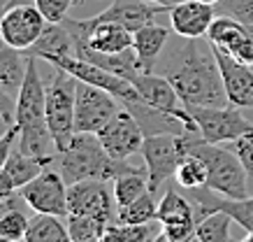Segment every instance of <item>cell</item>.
<instances>
[{
	"label": "cell",
	"mask_w": 253,
	"mask_h": 242,
	"mask_svg": "<svg viewBox=\"0 0 253 242\" xmlns=\"http://www.w3.org/2000/svg\"><path fill=\"white\" fill-rule=\"evenodd\" d=\"M154 72L172 82L184 105L221 107L230 102L225 96L214 47L207 38H169Z\"/></svg>",
	"instance_id": "obj_1"
},
{
	"label": "cell",
	"mask_w": 253,
	"mask_h": 242,
	"mask_svg": "<svg viewBox=\"0 0 253 242\" xmlns=\"http://www.w3.org/2000/svg\"><path fill=\"white\" fill-rule=\"evenodd\" d=\"M54 165L61 170L68 187L84 180L114 182L119 175L135 168L128 161H116L109 156L95 133H75L68 147L56 154Z\"/></svg>",
	"instance_id": "obj_2"
},
{
	"label": "cell",
	"mask_w": 253,
	"mask_h": 242,
	"mask_svg": "<svg viewBox=\"0 0 253 242\" xmlns=\"http://www.w3.org/2000/svg\"><path fill=\"white\" fill-rule=\"evenodd\" d=\"M186 149L188 154H195L207 165V187L211 191L228 198H246L249 194V180L239 156L230 147L211 145L200 133H186Z\"/></svg>",
	"instance_id": "obj_3"
},
{
	"label": "cell",
	"mask_w": 253,
	"mask_h": 242,
	"mask_svg": "<svg viewBox=\"0 0 253 242\" xmlns=\"http://www.w3.org/2000/svg\"><path fill=\"white\" fill-rule=\"evenodd\" d=\"M56 68V65H54ZM79 79L56 68V75L46 82V126L54 135L56 149H63L75 138V100Z\"/></svg>",
	"instance_id": "obj_4"
},
{
	"label": "cell",
	"mask_w": 253,
	"mask_h": 242,
	"mask_svg": "<svg viewBox=\"0 0 253 242\" xmlns=\"http://www.w3.org/2000/svg\"><path fill=\"white\" fill-rule=\"evenodd\" d=\"M188 114L195 119L200 135L211 145H230L244 133L253 131V124L242 114L237 105H221V107H200V105H184Z\"/></svg>",
	"instance_id": "obj_5"
},
{
	"label": "cell",
	"mask_w": 253,
	"mask_h": 242,
	"mask_svg": "<svg viewBox=\"0 0 253 242\" xmlns=\"http://www.w3.org/2000/svg\"><path fill=\"white\" fill-rule=\"evenodd\" d=\"M184 135H146L144 138L142 158H144L146 172H149V189L154 194L161 184L174 177L176 168L188 156Z\"/></svg>",
	"instance_id": "obj_6"
},
{
	"label": "cell",
	"mask_w": 253,
	"mask_h": 242,
	"mask_svg": "<svg viewBox=\"0 0 253 242\" xmlns=\"http://www.w3.org/2000/svg\"><path fill=\"white\" fill-rule=\"evenodd\" d=\"M21 195L33 212H44V214H56V217L68 219L70 205H68V184L63 180L61 170L54 163L46 165L33 182L19 189Z\"/></svg>",
	"instance_id": "obj_7"
},
{
	"label": "cell",
	"mask_w": 253,
	"mask_h": 242,
	"mask_svg": "<svg viewBox=\"0 0 253 242\" xmlns=\"http://www.w3.org/2000/svg\"><path fill=\"white\" fill-rule=\"evenodd\" d=\"M107 180H84L68 187V205L70 214L77 217H91L102 224L116 221V198L114 187Z\"/></svg>",
	"instance_id": "obj_8"
},
{
	"label": "cell",
	"mask_w": 253,
	"mask_h": 242,
	"mask_svg": "<svg viewBox=\"0 0 253 242\" xmlns=\"http://www.w3.org/2000/svg\"><path fill=\"white\" fill-rule=\"evenodd\" d=\"M121 107L123 102L114 94L86 84V82H79L77 100H75V131L77 133H98Z\"/></svg>",
	"instance_id": "obj_9"
},
{
	"label": "cell",
	"mask_w": 253,
	"mask_h": 242,
	"mask_svg": "<svg viewBox=\"0 0 253 242\" xmlns=\"http://www.w3.org/2000/svg\"><path fill=\"white\" fill-rule=\"evenodd\" d=\"M46 63H51L56 68L70 72V75L77 77L79 82H86V84L98 86V89H105L109 94H114L121 102L139 98L137 91H135V86L126 77L114 75V72L105 70V68H100V65H95V63H91V61H84V58H79V56H54V58H49Z\"/></svg>",
	"instance_id": "obj_10"
},
{
	"label": "cell",
	"mask_w": 253,
	"mask_h": 242,
	"mask_svg": "<svg viewBox=\"0 0 253 242\" xmlns=\"http://www.w3.org/2000/svg\"><path fill=\"white\" fill-rule=\"evenodd\" d=\"M95 135L102 142L105 151L116 161H128L137 151H142L144 145V133L128 107L119 109Z\"/></svg>",
	"instance_id": "obj_11"
},
{
	"label": "cell",
	"mask_w": 253,
	"mask_h": 242,
	"mask_svg": "<svg viewBox=\"0 0 253 242\" xmlns=\"http://www.w3.org/2000/svg\"><path fill=\"white\" fill-rule=\"evenodd\" d=\"M46 24L49 21L35 5H12V7H5L0 16V38L9 47L26 51L42 38Z\"/></svg>",
	"instance_id": "obj_12"
},
{
	"label": "cell",
	"mask_w": 253,
	"mask_h": 242,
	"mask_svg": "<svg viewBox=\"0 0 253 242\" xmlns=\"http://www.w3.org/2000/svg\"><path fill=\"white\" fill-rule=\"evenodd\" d=\"M46 124V82L40 75L38 58L28 56V70L21 89L16 94V126Z\"/></svg>",
	"instance_id": "obj_13"
},
{
	"label": "cell",
	"mask_w": 253,
	"mask_h": 242,
	"mask_svg": "<svg viewBox=\"0 0 253 242\" xmlns=\"http://www.w3.org/2000/svg\"><path fill=\"white\" fill-rule=\"evenodd\" d=\"M214 54L218 61V68H221L228 100L242 109H253V65L239 63L237 58H232L228 51H223L218 47H214Z\"/></svg>",
	"instance_id": "obj_14"
},
{
	"label": "cell",
	"mask_w": 253,
	"mask_h": 242,
	"mask_svg": "<svg viewBox=\"0 0 253 242\" xmlns=\"http://www.w3.org/2000/svg\"><path fill=\"white\" fill-rule=\"evenodd\" d=\"M130 84L135 86L137 96L146 105L169 112V114H176L181 119H193L188 114V109L184 107V102L179 100L174 86L168 77H163L158 72H137L135 77H130Z\"/></svg>",
	"instance_id": "obj_15"
},
{
	"label": "cell",
	"mask_w": 253,
	"mask_h": 242,
	"mask_svg": "<svg viewBox=\"0 0 253 242\" xmlns=\"http://www.w3.org/2000/svg\"><path fill=\"white\" fill-rule=\"evenodd\" d=\"M193 191V203L198 205L202 212H225L228 217L239 224L246 233L253 231V195L246 198H228L211 191L209 187H200V189H191Z\"/></svg>",
	"instance_id": "obj_16"
},
{
	"label": "cell",
	"mask_w": 253,
	"mask_h": 242,
	"mask_svg": "<svg viewBox=\"0 0 253 242\" xmlns=\"http://www.w3.org/2000/svg\"><path fill=\"white\" fill-rule=\"evenodd\" d=\"M172 31L181 38H205L211 21L216 19V7L200 0H184L168 12Z\"/></svg>",
	"instance_id": "obj_17"
},
{
	"label": "cell",
	"mask_w": 253,
	"mask_h": 242,
	"mask_svg": "<svg viewBox=\"0 0 253 242\" xmlns=\"http://www.w3.org/2000/svg\"><path fill=\"white\" fill-rule=\"evenodd\" d=\"M163 12L168 14L169 7H163V5H156L149 0H114L107 9H102L95 16L105 19V21H116V24L126 26L130 33H135L144 26L154 24V19Z\"/></svg>",
	"instance_id": "obj_18"
},
{
	"label": "cell",
	"mask_w": 253,
	"mask_h": 242,
	"mask_svg": "<svg viewBox=\"0 0 253 242\" xmlns=\"http://www.w3.org/2000/svg\"><path fill=\"white\" fill-rule=\"evenodd\" d=\"M169 38H172L169 28L156 24V21L132 33V51H135L139 68L144 72L156 70V63H158L161 54L165 51V47H168Z\"/></svg>",
	"instance_id": "obj_19"
},
{
	"label": "cell",
	"mask_w": 253,
	"mask_h": 242,
	"mask_svg": "<svg viewBox=\"0 0 253 242\" xmlns=\"http://www.w3.org/2000/svg\"><path fill=\"white\" fill-rule=\"evenodd\" d=\"M23 54L42 58V61H49L54 56H75V40H72V33L65 26V21H61V24H46L42 38L31 49H26Z\"/></svg>",
	"instance_id": "obj_20"
},
{
	"label": "cell",
	"mask_w": 253,
	"mask_h": 242,
	"mask_svg": "<svg viewBox=\"0 0 253 242\" xmlns=\"http://www.w3.org/2000/svg\"><path fill=\"white\" fill-rule=\"evenodd\" d=\"M23 242H72L68 219L56 217V214H44V212H35L31 217V224H28Z\"/></svg>",
	"instance_id": "obj_21"
},
{
	"label": "cell",
	"mask_w": 253,
	"mask_h": 242,
	"mask_svg": "<svg viewBox=\"0 0 253 242\" xmlns=\"http://www.w3.org/2000/svg\"><path fill=\"white\" fill-rule=\"evenodd\" d=\"M28 70V56L19 49L0 42V84L12 96L19 94Z\"/></svg>",
	"instance_id": "obj_22"
},
{
	"label": "cell",
	"mask_w": 253,
	"mask_h": 242,
	"mask_svg": "<svg viewBox=\"0 0 253 242\" xmlns=\"http://www.w3.org/2000/svg\"><path fill=\"white\" fill-rule=\"evenodd\" d=\"M158 224H188V221H202L198 217L195 203H191L188 198H184L181 194H176V189H168L165 195L158 203V214H156Z\"/></svg>",
	"instance_id": "obj_23"
},
{
	"label": "cell",
	"mask_w": 253,
	"mask_h": 242,
	"mask_svg": "<svg viewBox=\"0 0 253 242\" xmlns=\"http://www.w3.org/2000/svg\"><path fill=\"white\" fill-rule=\"evenodd\" d=\"M249 31H251V26L242 24V21H237V19H232V16H228V14H216V19L211 21V26H209V31L205 38H207L214 47H218L230 54L232 49L244 40V35Z\"/></svg>",
	"instance_id": "obj_24"
},
{
	"label": "cell",
	"mask_w": 253,
	"mask_h": 242,
	"mask_svg": "<svg viewBox=\"0 0 253 242\" xmlns=\"http://www.w3.org/2000/svg\"><path fill=\"white\" fill-rule=\"evenodd\" d=\"M112 187H114V198H116V207H123V205H130L132 200H137L139 195H144L146 191H151L149 189V172L146 168H130L128 172H123L119 175L114 182H112Z\"/></svg>",
	"instance_id": "obj_25"
},
{
	"label": "cell",
	"mask_w": 253,
	"mask_h": 242,
	"mask_svg": "<svg viewBox=\"0 0 253 242\" xmlns=\"http://www.w3.org/2000/svg\"><path fill=\"white\" fill-rule=\"evenodd\" d=\"M46 165H51V163L40 161V158H33V156H26L21 149L14 147L9 151V156H7V161H5L2 168L9 172V177H12V182L16 184V189H21V187H26L28 182L35 180Z\"/></svg>",
	"instance_id": "obj_26"
},
{
	"label": "cell",
	"mask_w": 253,
	"mask_h": 242,
	"mask_svg": "<svg viewBox=\"0 0 253 242\" xmlns=\"http://www.w3.org/2000/svg\"><path fill=\"white\" fill-rule=\"evenodd\" d=\"M156 214H158V203L154 200V191H146L130 205L116 207V221L121 224H149L156 221Z\"/></svg>",
	"instance_id": "obj_27"
},
{
	"label": "cell",
	"mask_w": 253,
	"mask_h": 242,
	"mask_svg": "<svg viewBox=\"0 0 253 242\" xmlns=\"http://www.w3.org/2000/svg\"><path fill=\"white\" fill-rule=\"evenodd\" d=\"M230 226L232 219L225 212H211L198 224L195 238L198 242H232Z\"/></svg>",
	"instance_id": "obj_28"
},
{
	"label": "cell",
	"mask_w": 253,
	"mask_h": 242,
	"mask_svg": "<svg viewBox=\"0 0 253 242\" xmlns=\"http://www.w3.org/2000/svg\"><path fill=\"white\" fill-rule=\"evenodd\" d=\"M207 165H205V161L200 156H195V154H188V156L181 161V165L176 168V175L174 180L179 187L184 189H200V187H207Z\"/></svg>",
	"instance_id": "obj_29"
},
{
	"label": "cell",
	"mask_w": 253,
	"mask_h": 242,
	"mask_svg": "<svg viewBox=\"0 0 253 242\" xmlns=\"http://www.w3.org/2000/svg\"><path fill=\"white\" fill-rule=\"evenodd\" d=\"M68 228H70V238L72 242H100L102 233L107 224H102L98 219L91 217H77V214H70L68 217Z\"/></svg>",
	"instance_id": "obj_30"
},
{
	"label": "cell",
	"mask_w": 253,
	"mask_h": 242,
	"mask_svg": "<svg viewBox=\"0 0 253 242\" xmlns=\"http://www.w3.org/2000/svg\"><path fill=\"white\" fill-rule=\"evenodd\" d=\"M31 217L26 214V210H14L0 219V235L7 240H23L26 231H28Z\"/></svg>",
	"instance_id": "obj_31"
},
{
	"label": "cell",
	"mask_w": 253,
	"mask_h": 242,
	"mask_svg": "<svg viewBox=\"0 0 253 242\" xmlns=\"http://www.w3.org/2000/svg\"><path fill=\"white\" fill-rule=\"evenodd\" d=\"M230 149L237 154L242 165H244L246 180H249V194L253 195V131H249L235 142H230Z\"/></svg>",
	"instance_id": "obj_32"
},
{
	"label": "cell",
	"mask_w": 253,
	"mask_h": 242,
	"mask_svg": "<svg viewBox=\"0 0 253 242\" xmlns=\"http://www.w3.org/2000/svg\"><path fill=\"white\" fill-rule=\"evenodd\" d=\"M214 7L216 14H228L253 28V0H221Z\"/></svg>",
	"instance_id": "obj_33"
},
{
	"label": "cell",
	"mask_w": 253,
	"mask_h": 242,
	"mask_svg": "<svg viewBox=\"0 0 253 242\" xmlns=\"http://www.w3.org/2000/svg\"><path fill=\"white\" fill-rule=\"evenodd\" d=\"M77 2L79 0H35V7L49 24H61L63 19H68L70 7H75Z\"/></svg>",
	"instance_id": "obj_34"
},
{
	"label": "cell",
	"mask_w": 253,
	"mask_h": 242,
	"mask_svg": "<svg viewBox=\"0 0 253 242\" xmlns=\"http://www.w3.org/2000/svg\"><path fill=\"white\" fill-rule=\"evenodd\" d=\"M16 126V96L2 89L0 84V135L9 133Z\"/></svg>",
	"instance_id": "obj_35"
},
{
	"label": "cell",
	"mask_w": 253,
	"mask_h": 242,
	"mask_svg": "<svg viewBox=\"0 0 253 242\" xmlns=\"http://www.w3.org/2000/svg\"><path fill=\"white\" fill-rule=\"evenodd\" d=\"M232 58H237L239 63H246V65H253V28L244 35V40L239 42L237 47L230 51Z\"/></svg>",
	"instance_id": "obj_36"
},
{
	"label": "cell",
	"mask_w": 253,
	"mask_h": 242,
	"mask_svg": "<svg viewBox=\"0 0 253 242\" xmlns=\"http://www.w3.org/2000/svg\"><path fill=\"white\" fill-rule=\"evenodd\" d=\"M149 242H193V240H179V238H172V235L165 233V231L161 228V233H156L154 240H149Z\"/></svg>",
	"instance_id": "obj_37"
},
{
	"label": "cell",
	"mask_w": 253,
	"mask_h": 242,
	"mask_svg": "<svg viewBox=\"0 0 253 242\" xmlns=\"http://www.w3.org/2000/svg\"><path fill=\"white\" fill-rule=\"evenodd\" d=\"M149 2H156V5H163V7H174V5L184 2V0H149Z\"/></svg>",
	"instance_id": "obj_38"
},
{
	"label": "cell",
	"mask_w": 253,
	"mask_h": 242,
	"mask_svg": "<svg viewBox=\"0 0 253 242\" xmlns=\"http://www.w3.org/2000/svg\"><path fill=\"white\" fill-rule=\"evenodd\" d=\"M242 242H253V231H249V233H246V238Z\"/></svg>",
	"instance_id": "obj_39"
},
{
	"label": "cell",
	"mask_w": 253,
	"mask_h": 242,
	"mask_svg": "<svg viewBox=\"0 0 253 242\" xmlns=\"http://www.w3.org/2000/svg\"><path fill=\"white\" fill-rule=\"evenodd\" d=\"M200 2H209V5H218L221 0H200Z\"/></svg>",
	"instance_id": "obj_40"
},
{
	"label": "cell",
	"mask_w": 253,
	"mask_h": 242,
	"mask_svg": "<svg viewBox=\"0 0 253 242\" xmlns=\"http://www.w3.org/2000/svg\"><path fill=\"white\" fill-rule=\"evenodd\" d=\"M0 2H2V5H7V0H0Z\"/></svg>",
	"instance_id": "obj_41"
}]
</instances>
